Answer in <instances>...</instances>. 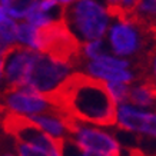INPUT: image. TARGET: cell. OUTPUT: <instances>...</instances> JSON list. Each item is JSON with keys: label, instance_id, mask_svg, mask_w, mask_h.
<instances>
[{"label": "cell", "instance_id": "1", "mask_svg": "<svg viewBox=\"0 0 156 156\" xmlns=\"http://www.w3.org/2000/svg\"><path fill=\"white\" fill-rule=\"evenodd\" d=\"M42 98L80 122L105 128L118 123V105L106 80L82 72L69 75L56 89Z\"/></svg>", "mask_w": 156, "mask_h": 156}, {"label": "cell", "instance_id": "2", "mask_svg": "<svg viewBox=\"0 0 156 156\" xmlns=\"http://www.w3.org/2000/svg\"><path fill=\"white\" fill-rule=\"evenodd\" d=\"M37 50L70 67H80L86 59L83 44L72 33L63 19L37 27Z\"/></svg>", "mask_w": 156, "mask_h": 156}, {"label": "cell", "instance_id": "3", "mask_svg": "<svg viewBox=\"0 0 156 156\" xmlns=\"http://www.w3.org/2000/svg\"><path fill=\"white\" fill-rule=\"evenodd\" d=\"M62 19L83 42L102 39L109 26L108 12L95 0H79L63 6Z\"/></svg>", "mask_w": 156, "mask_h": 156}, {"label": "cell", "instance_id": "4", "mask_svg": "<svg viewBox=\"0 0 156 156\" xmlns=\"http://www.w3.org/2000/svg\"><path fill=\"white\" fill-rule=\"evenodd\" d=\"M72 69L73 67L66 63L57 62L48 55H40L36 52L24 76L23 83L16 90L42 96L56 89L69 76Z\"/></svg>", "mask_w": 156, "mask_h": 156}, {"label": "cell", "instance_id": "5", "mask_svg": "<svg viewBox=\"0 0 156 156\" xmlns=\"http://www.w3.org/2000/svg\"><path fill=\"white\" fill-rule=\"evenodd\" d=\"M0 128L6 135H9L19 142L27 143L40 151L46 152L49 156H60L62 139H55L40 129L26 115H19L14 112H6L0 118Z\"/></svg>", "mask_w": 156, "mask_h": 156}, {"label": "cell", "instance_id": "6", "mask_svg": "<svg viewBox=\"0 0 156 156\" xmlns=\"http://www.w3.org/2000/svg\"><path fill=\"white\" fill-rule=\"evenodd\" d=\"M62 122L65 123L69 136L76 140L83 149L96 152L103 156H120V147L118 140L112 135L96 128H89L80 120L65 115Z\"/></svg>", "mask_w": 156, "mask_h": 156}, {"label": "cell", "instance_id": "7", "mask_svg": "<svg viewBox=\"0 0 156 156\" xmlns=\"http://www.w3.org/2000/svg\"><path fill=\"white\" fill-rule=\"evenodd\" d=\"M34 52L33 49L23 46L20 43H14L6 53L5 62V90H16L23 83L24 76L27 73V69L33 60Z\"/></svg>", "mask_w": 156, "mask_h": 156}, {"label": "cell", "instance_id": "8", "mask_svg": "<svg viewBox=\"0 0 156 156\" xmlns=\"http://www.w3.org/2000/svg\"><path fill=\"white\" fill-rule=\"evenodd\" d=\"M119 129L125 132L146 133L156 137V113H143L123 103L118 110Z\"/></svg>", "mask_w": 156, "mask_h": 156}, {"label": "cell", "instance_id": "9", "mask_svg": "<svg viewBox=\"0 0 156 156\" xmlns=\"http://www.w3.org/2000/svg\"><path fill=\"white\" fill-rule=\"evenodd\" d=\"M125 22L135 24L156 40V0H137L128 12Z\"/></svg>", "mask_w": 156, "mask_h": 156}, {"label": "cell", "instance_id": "10", "mask_svg": "<svg viewBox=\"0 0 156 156\" xmlns=\"http://www.w3.org/2000/svg\"><path fill=\"white\" fill-rule=\"evenodd\" d=\"M133 82H137L136 86L129 87L128 102L136 106L156 109V82L151 75L136 76Z\"/></svg>", "mask_w": 156, "mask_h": 156}, {"label": "cell", "instance_id": "11", "mask_svg": "<svg viewBox=\"0 0 156 156\" xmlns=\"http://www.w3.org/2000/svg\"><path fill=\"white\" fill-rule=\"evenodd\" d=\"M82 66L85 67L86 72H89L90 75H93L95 77L103 79V80L109 82H123L130 85L133 82V75L126 69H115V67L106 66L103 63H100L98 60H90V62H83Z\"/></svg>", "mask_w": 156, "mask_h": 156}, {"label": "cell", "instance_id": "12", "mask_svg": "<svg viewBox=\"0 0 156 156\" xmlns=\"http://www.w3.org/2000/svg\"><path fill=\"white\" fill-rule=\"evenodd\" d=\"M62 116H55V115H30L29 118L32 119L40 129H43L48 135H50L55 139H62V137L69 136V132H67L65 123L62 122Z\"/></svg>", "mask_w": 156, "mask_h": 156}, {"label": "cell", "instance_id": "13", "mask_svg": "<svg viewBox=\"0 0 156 156\" xmlns=\"http://www.w3.org/2000/svg\"><path fill=\"white\" fill-rule=\"evenodd\" d=\"M37 0H0V6L14 19H24Z\"/></svg>", "mask_w": 156, "mask_h": 156}, {"label": "cell", "instance_id": "14", "mask_svg": "<svg viewBox=\"0 0 156 156\" xmlns=\"http://www.w3.org/2000/svg\"><path fill=\"white\" fill-rule=\"evenodd\" d=\"M17 24L14 23L13 19H10L2 6H0V36L5 39L7 43L14 44V42L17 40Z\"/></svg>", "mask_w": 156, "mask_h": 156}, {"label": "cell", "instance_id": "15", "mask_svg": "<svg viewBox=\"0 0 156 156\" xmlns=\"http://www.w3.org/2000/svg\"><path fill=\"white\" fill-rule=\"evenodd\" d=\"M17 42L30 49H37V27L29 22L20 24L17 27Z\"/></svg>", "mask_w": 156, "mask_h": 156}, {"label": "cell", "instance_id": "16", "mask_svg": "<svg viewBox=\"0 0 156 156\" xmlns=\"http://www.w3.org/2000/svg\"><path fill=\"white\" fill-rule=\"evenodd\" d=\"M60 156H103L96 152L86 151L70 136L63 137L60 145Z\"/></svg>", "mask_w": 156, "mask_h": 156}, {"label": "cell", "instance_id": "17", "mask_svg": "<svg viewBox=\"0 0 156 156\" xmlns=\"http://www.w3.org/2000/svg\"><path fill=\"white\" fill-rule=\"evenodd\" d=\"M109 89L112 92L113 98L119 103H126L128 102V93H129V86L128 83L123 82H109Z\"/></svg>", "mask_w": 156, "mask_h": 156}, {"label": "cell", "instance_id": "18", "mask_svg": "<svg viewBox=\"0 0 156 156\" xmlns=\"http://www.w3.org/2000/svg\"><path fill=\"white\" fill-rule=\"evenodd\" d=\"M14 147H16L19 156H49L46 152L40 151L34 146H30L27 143L19 142V140H14Z\"/></svg>", "mask_w": 156, "mask_h": 156}, {"label": "cell", "instance_id": "19", "mask_svg": "<svg viewBox=\"0 0 156 156\" xmlns=\"http://www.w3.org/2000/svg\"><path fill=\"white\" fill-rule=\"evenodd\" d=\"M93 60H98L100 63H103L106 66L115 67V69H128L130 66V62L129 60H123V59H116V57H112L109 55H102V56L96 57Z\"/></svg>", "mask_w": 156, "mask_h": 156}, {"label": "cell", "instance_id": "20", "mask_svg": "<svg viewBox=\"0 0 156 156\" xmlns=\"http://www.w3.org/2000/svg\"><path fill=\"white\" fill-rule=\"evenodd\" d=\"M10 46H12V44H10V43H7L5 39L0 36V57L5 56L6 53H7V50L10 49Z\"/></svg>", "mask_w": 156, "mask_h": 156}, {"label": "cell", "instance_id": "21", "mask_svg": "<svg viewBox=\"0 0 156 156\" xmlns=\"http://www.w3.org/2000/svg\"><path fill=\"white\" fill-rule=\"evenodd\" d=\"M5 62H6V55L0 57V82H2V77H3V70H5Z\"/></svg>", "mask_w": 156, "mask_h": 156}, {"label": "cell", "instance_id": "22", "mask_svg": "<svg viewBox=\"0 0 156 156\" xmlns=\"http://www.w3.org/2000/svg\"><path fill=\"white\" fill-rule=\"evenodd\" d=\"M53 2H56V3H59L62 6H66V5H70V3L76 2V0H53Z\"/></svg>", "mask_w": 156, "mask_h": 156}]
</instances>
